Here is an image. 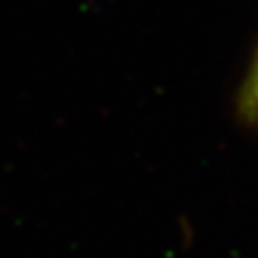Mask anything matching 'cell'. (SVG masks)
Here are the masks:
<instances>
[{
	"mask_svg": "<svg viewBox=\"0 0 258 258\" xmlns=\"http://www.w3.org/2000/svg\"><path fill=\"white\" fill-rule=\"evenodd\" d=\"M236 116L244 124L258 128V43L236 94Z\"/></svg>",
	"mask_w": 258,
	"mask_h": 258,
	"instance_id": "1",
	"label": "cell"
}]
</instances>
